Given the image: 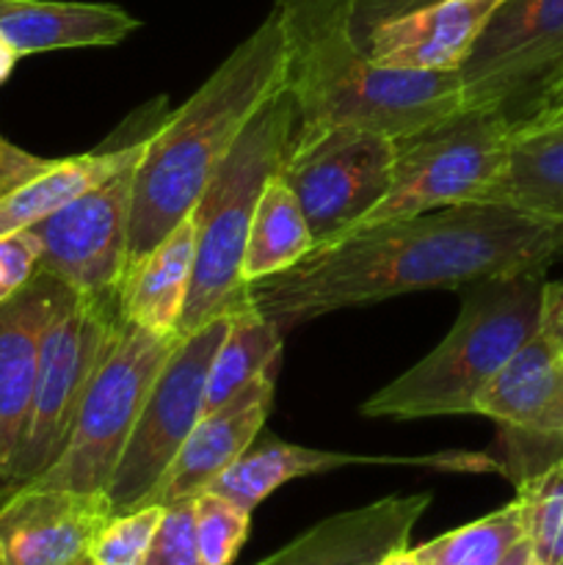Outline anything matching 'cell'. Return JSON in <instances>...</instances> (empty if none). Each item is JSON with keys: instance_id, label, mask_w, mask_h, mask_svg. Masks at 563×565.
Instances as JSON below:
<instances>
[{"instance_id": "484cf974", "label": "cell", "mask_w": 563, "mask_h": 565, "mask_svg": "<svg viewBox=\"0 0 563 565\" xmlns=\"http://www.w3.org/2000/svg\"><path fill=\"white\" fill-rule=\"evenodd\" d=\"M524 539V505L519 497L500 511L414 546L425 565H497Z\"/></svg>"}, {"instance_id": "7c38bea8", "label": "cell", "mask_w": 563, "mask_h": 565, "mask_svg": "<svg viewBox=\"0 0 563 565\" xmlns=\"http://www.w3.org/2000/svg\"><path fill=\"white\" fill-rule=\"evenodd\" d=\"M500 430L502 475L517 489L563 461V351L539 323L475 403Z\"/></svg>"}, {"instance_id": "4fadbf2b", "label": "cell", "mask_w": 563, "mask_h": 565, "mask_svg": "<svg viewBox=\"0 0 563 565\" xmlns=\"http://www.w3.org/2000/svg\"><path fill=\"white\" fill-rule=\"evenodd\" d=\"M136 166L138 158L31 226L42 248L39 270L77 296L119 307Z\"/></svg>"}, {"instance_id": "8992f818", "label": "cell", "mask_w": 563, "mask_h": 565, "mask_svg": "<svg viewBox=\"0 0 563 565\" xmlns=\"http://www.w3.org/2000/svg\"><path fill=\"white\" fill-rule=\"evenodd\" d=\"M116 303L77 296L61 281L39 348L36 386L20 450L11 463L6 500L36 483L64 452L88 384L121 329Z\"/></svg>"}, {"instance_id": "5bb4252c", "label": "cell", "mask_w": 563, "mask_h": 565, "mask_svg": "<svg viewBox=\"0 0 563 565\" xmlns=\"http://www.w3.org/2000/svg\"><path fill=\"white\" fill-rule=\"evenodd\" d=\"M114 516L105 491L22 489L0 502V565H77Z\"/></svg>"}, {"instance_id": "74e56055", "label": "cell", "mask_w": 563, "mask_h": 565, "mask_svg": "<svg viewBox=\"0 0 563 565\" xmlns=\"http://www.w3.org/2000/svg\"><path fill=\"white\" fill-rule=\"evenodd\" d=\"M561 105H563V81L557 83L555 88H552V92H550V97H546L544 103H541V108L535 110V116H533V119H539V116H544V114H550V110L561 108ZM533 119H530V121H533ZM524 125H528V121H524ZM517 130H519V127H517ZM511 136H513V132H511Z\"/></svg>"}, {"instance_id": "7a4b0ae2", "label": "cell", "mask_w": 563, "mask_h": 565, "mask_svg": "<svg viewBox=\"0 0 563 565\" xmlns=\"http://www.w3.org/2000/svg\"><path fill=\"white\" fill-rule=\"evenodd\" d=\"M359 0H274L285 36V92L296 108L293 138L364 127L397 138L461 114L458 72L386 70L357 36Z\"/></svg>"}, {"instance_id": "d6a6232c", "label": "cell", "mask_w": 563, "mask_h": 565, "mask_svg": "<svg viewBox=\"0 0 563 565\" xmlns=\"http://www.w3.org/2000/svg\"><path fill=\"white\" fill-rule=\"evenodd\" d=\"M436 3V0H359L357 6V20H353V28H357V36L362 42L364 33L370 31L379 22L392 20V17H401L406 11L419 9V6Z\"/></svg>"}, {"instance_id": "ab89813d", "label": "cell", "mask_w": 563, "mask_h": 565, "mask_svg": "<svg viewBox=\"0 0 563 565\" xmlns=\"http://www.w3.org/2000/svg\"><path fill=\"white\" fill-rule=\"evenodd\" d=\"M528 565H539V563H535V561H533V555H530V561H528Z\"/></svg>"}, {"instance_id": "e0dca14e", "label": "cell", "mask_w": 563, "mask_h": 565, "mask_svg": "<svg viewBox=\"0 0 563 565\" xmlns=\"http://www.w3.org/2000/svg\"><path fill=\"white\" fill-rule=\"evenodd\" d=\"M500 6L502 0H436L373 25L362 47L386 70L458 72Z\"/></svg>"}, {"instance_id": "1f68e13d", "label": "cell", "mask_w": 563, "mask_h": 565, "mask_svg": "<svg viewBox=\"0 0 563 565\" xmlns=\"http://www.w3.org/2000/svg\"><path fill=\"white\" fill-rule=\"evenodd\" d=\"M50 163H53V160L31 154L28 149L17 147L9 138L0 136V199H3L6 193L14 191V188H20L22 182L42 174Z\"/></svg>"}, {"instance_id": "d4e9b609", "label": "cell", "mask_w": 563, "mask_h": 565, "mask_svg": "<svg viewBox=\"0 0 563 565\" xmlns=\"http://www.w3.org/2000/svg\"><path fill=\"white\" fill-rule=\"evenodd\" d=\"M282 364V326L254 303L230 312V326L210 362L204 414L215 412L265 370Z\"/></svg>"}, {"instance_id": "9a60e30c", "label": "cell", "mask_w": 563, "mask_h": 565, "mask_svg": "<svg viewBox=\"0 0 563 565\" xmlns=\"http://www.w3.org/2000/svg\"><path fill=\"white\" fill-rule=\"evenodd\" d=\"M279 370L282 364L265 370L259 379L243 386L224 406L202 414L171 467L166 469L160 483L149 494L147 505L193 500L208 491L254 445V439L265 430L270 408H274Z\"/></svg>"}, {"instance_id": "277c9868", "label": "cell", "mask_w": 563, "mask_h": 565, "mask_svg": "<svg viewBox=\"0 0 563 565\" xmlns=\"http://www.w3.org/2000/svg\"><path fill=\"white\" fill-rule=\"evenodd\" d=\"M544 285V274H524L464 287L445 340L381 386L362 406L364 417L408 423L475 414L480 392L539 329Z\"/></svg>"}, {"instance_id": "5b68a950", "label": "cell", "mask_w": 563, "mask_h": 565, "mask_svg": "<svg viewBox=\"0 0 563 565\" xmlns=\"http://www.w3.org/2000/svg\"><path fill=\"white\" fill-rule=\"evenodd\" d=\"M296 127V108L287 92L276 94L246 125L235 147L210 177L193 207L196 218V263L177 337L252 303L241 276L248 226L265 180L285 163Z\"/></svg>"}, {"instance_id": "83f0119b", "label": "cell", "mask_w": 563, "mask_h": 565, "mask_svg": "<svg viewBox=\"0 0 563 565\" xmlns=\"http://www.w3.org/2000/svg\"><path fill=\"white\" fill-rule=\"evenodd\" d=\"M193 522L202 565H232L248 539L252 513L215 491H202L193 497Z\"/></svg>"}, {"instance_id": "2e32d148", "label": "cell", "mask_w": 563, "mask_h": 565, "mask_svg": "<svg viewBox=\"0 0 563 565\" xmlns=\"http://www.w3.org/2000/svg\"><path fill=\"white\" fill-rule=\"evenodd\" d=\"M357 463H414V467L456 469V472H500V461L480 452H442L423 458H390V456H351V452L315 450V447L290 445L270 434H259L254 445L210 486L208 491L226 497L230 502L252 513L259 502L268 500L276 489L298 478L334 472Z\"/></svg>"}, {"instance_id": "7402d4cb", "label": "cell", "mask_w": 563, "mask_h": 565, "mask_svg": "<svg viewBox=\"0 0 563 565\" xmlns=\"http://www.w3.org/2000/svg\"><path fill=\"white\" fill-rule=\"evenodd\" d=\"M158 125L160 121H152L141 136L130 138L125 143H116V147H99L92 149V152L53 160L42 174H36L33 180L22 182L20 188L6 193L0 199V237L11 235V232L31 230L33 224L53 215L55 210L70 204L72 199H77L88 188L103 182L105 177L119 171L121 166L141 158L147 138L152 136Z\"/></svg>"}, {"instance_id": "603a6c76", "label": "cell", "mask_w": 563, "mask_h": 565, "mask_svg": "<svg viewBox=\"0 0 563 565\" xmlns=\"http://www.w3.org/2000/svg\"><path fill=\"white\" fill-rule=\"evenodd\" d=\"M315 248L312 230L307 224L296 193L279 171L265 180L259 202L248 226L241 276L248 287L276 274L296 268Z\"/></svg>"}, {"instance_id": "ba28073f", "label": "cell", "mask_w": 563, "mask_h": 565, "mask_svg": "<svg viewBox=\"0 0 563 565\" xmlns=\"http://www.w3.org/2000/svg\"><path fill=\"white\" fill-rule=\"evenodd\" d=\"M174 342L177 337H158L138 326L121 323L114 345L88 384L64 452L31 486L92 494L108 489L149 386Z\"/></svg>"}, {"instance_id": "30bf717a", "label": "cell", "mask_w": 563, "mask_h": 565, "mask_svg": "<svg viewBox=\"0 0 563 565\" xmlns=\"http://www.w3.org/2000/svg\"><path fill=\"white\" fill-rule=\"evenodd\" d=\"M226 326L230 315H221L191 334L177 337L174 348L149 386L125 452L105 489L114 516L147 505L155 486L202 419L210 362L224 340Z\"/></svg>"}, {"instance_id": "6da1fadb", "label": "cell", "mask_w": 563, "mask_h": 565, "mask_svg": "<svg viewBox=\"0 0 563 565\" xmlns=\"http://www.w3.org/2000/svg\"><path fill=\"white\" fill-rule=\"evenodd\" d=\"M563 257V221L506 204H453L315 248L296 268L248 287L263 315L287 326L423 290H464L502 276L546 274Z\"/></svg>"}, {"instance_id": "cb8c5ba5", "label": "cell", "mask_w": 563, "mask_h": 565, "mask_svg": "<svg viewBox=\"0 0 563 565\" xmlns=\"http://www.w3.org/2000/svg\"><path fill=\"white\" fill-rule=\"evenodd\" d=\"M480 204H506L533 218L563 221V132L517 136Z\"/></svg>"}, {"instance_id": "d6986e66", "label": "cell", "mask_w": 563, "mask_h": 565, "mask_svg": "<svg viewBox=\"0 0 563 565\" xmlns=\"http://www.w3.org/2000/svg\"><path fill=\"white\" fill-rule=\"evenodd\" d=\"M59 287L55 276L39 270L25 290L0 303V502L6 500L11 463L25 434L39 348Z\"/></svg>"}, {"instance_id": "d590c367", "label": "cell", "mask_w": 563, "mask_h": 565, "mask_svg": "<svg viewBox=\"0 0 563 565\" xmlns=\"http://www.w3.org/2000/svg\"><path fill=\"white\" fill-rule=\"evenodd\" d=\"M17 61H20V53H17V50L11 47L3 36H0V86H3V83L11 77Z\"/></svg>"}, {"instance_id": "4316f807", "label": "cell", "mask_w": 563, "mask_h": 565, "mask_svg": "<svg viewBox=\"0 0 563 565\" xmlns=\"http://www.w3.org/2000/svg\"><path fill=\"white\" fill-rule=\"evenodd\" d=\"M524 539L539 565H563V461L517 486Z\"/></svg>"}, {"instance_id": "e575fe53", "label": "cell", "mask_w": 563, "mask_h": 565, "mask_svg": "<svg viewBox=\"0 0 563 565\" xmlns=\"http://www.w3.org/2000/svg\"><path fill=\"white\" fill-rule=\"evenodd\" d=\"M530 132H563V105L561 108L550 110V114L539 116V119L528 121L519 130H513V138L517 136H530Z\"/></svg>"}, {"instance_id": "60d3db41", "label": "cell", "mask_w": 563, "mask_h": 565, "mask_svg": "<svg viewBox=\"0 0 563 565\" xmlns=\"http://www.w3.org/2000/svg\"><path fill=\"white\" fill-rule=\"evenodd\" d=\"M77 565H94L92 561H83V563H77Z\"/></svg>"}, {"instance_id": "f35d334b", "label": "cell", "mask_w": 563, "mask_h": 565, "mask_svg": "<svg viewBox=\"0 0 563 565\" xmlns=\"http://www.w3.org/2000/svg\"><path fill=\"white\" fill-rule=\"evenodd\" d=\"M379 565H425V563H423V557L417 555V550L406 546V550L395 552V555H390L384 563H379Z\"/></svg>"}, {"instance_id": "f1b7e54d", "label": "cell", "mask_w": 563, "mask_h": 565, "mask_svg": "<svg viewBox=\"0 0 563 565\" xmlns=\"http://www.w3.org/2000/svg\"><path fill=\"white\" fill-rule=\"evenodd\" d=\"M160 519L163 505H141L136 511L116 513L99 530L88 561L94 565H141Z\"/></svg>"}, {"instance_id": "4dcf8cb0", "label": "cell", "mask_w": 563, "mask_h": 565, "mask_svg": "<svg viewBox=\"0 0 563 565\" xmlns=\"http://www.w3.org/2000/svg\"><path fill=\"white\" fill-rule=\"evenodd\" d=\"M39 259H42V248L31 230L0 237V303L11 301L17 292H22L36 279Z\"/></svg>"}, {"instance_id": "f546056e", "label": "cell", "mask_w": 563, "mask_h": 565, "mask_svg": "<svg viewBox=\"0 0 563 565\" xmlns=\"http://www.w3.org/2000/svg\"><path fill=\"white\" fill-rule=\"evenodd\" d=\"M141 565H202L193 522V500L163 505V519L152 535Z\"/></svg>"}, {"instance_id": "3957f363", "label": "cell", "mask_w": 563, "mask_h": 565, "mask_svg": "<svg viewBox=\"0 0 563 565\" xmlns=\"http://www.w3.org/2000/svg\"><path fill=\"white\" fill-rule=\"evenodd\" d=\"M285 36L268 11L213 75L155 127L132 177L127 265L141 259L196 207L248 121L285 92Z\"/></svg>"}, {"instance_id": "ffe728a7", "label": "cell", "mask_w": 563, "mask_h": 565, "mask_svg": "<svg viewBox=\"0 0 563 565\" xmlns=\"http://www.w3.org/2000/svg\"><path fill=\"white\" fill-rule=\"evenodd\" d=\"M141 20L114 3L81 0H0V36L22 55L50 50L114 47Z\"/></svg>"}, {"instance_id": "44dd1931", "label": "cell", "mask_w": 563, "mask_h": 565, "mask_svg": "<svg viewBox=\"0 0 563 565\" xmlns=\"http://www.w3.org/2000/svg\"><path fill=\"white\" fill-rule=\"evenodd\" d=\"M196 263L193 210L141 259L127 265L119 287L121 320L158 337H177Z\"/></svg>"}, {"instance_id": "836d02e7", "label": "cell", "mask_w": 563, "mask_h": 565, "mask_svg": "<svg viewBox=\"0 0 563 565\" xmlns=\"http://www.w3.org/2000/svg\"><path fill=\"white\" fill-rule=\"evenodd\" d=\"M541 326L552 334L557 348L563 351V281H546L544 285V309H541Z\"/></svg>"}, {"instance_id": "52a82bcc", "label": "cell", "mask_w": 563, "mask_h": 565, "mask_svg": "<svg viewBox=\"0 0 563 565\" xmlns=\"http://www.w3.org/2000/svg\"><path fill=\"white\" fill-rule=\"evenodd\" d=\"M511 143V125L506 119L472 108L414 136L397 138L390 188L346 235L408 215L478 202L506 166Z\"/></svg>"}, {"instance_id": "ac0fdd59", "label": "cell", "mask_w": 563, "mask_h": 565, "mask_svg": "<svg viewBox=\"0 0 563 565\" xmlns=\"http://www.w3.org/2000/svg\"><path fill=\"white\" fill-rule=\"evenodd\" d=\"M431 494L384 497L312 524L257 565H379L406 550Z\"/></svg>"}, {"instance_id": "8fae6325", "label": "cell", "mask_w": 563, "mask_h": 565, "mask_svg": "<svg viewBox=\"0 0 563 565\" xmlns=\"http://www.w3.org/2000/svg\"><path fill=\"white\" fill-rule=\"evenodd\" d=\"M395 147L392 136L364 127L293 138L279 174L307 215L315 248L334 243L379 204L390 188Z\"/></svg>"}, {"instance_id": "9c48e42d", "label": "cell", "mask_w": 563, "mask_h": 565, "mask_svg": "<svg viewBox=\"0 0 563 565\" xmlns=\"http://www.w3.org/2000/svg\"><path fill=\"white\" fill-rule=\"evenodd\" d=\"M464 108L489 110L511 132L563 81V0H502L458 70Z\"/></svg>"}, {"instance_id": "8d00e7d4", "label": "cell", "mask_w": 563, "mask_h": 565, "mask_svg": "<svg viewBox=\"0 0 563 565\" xmlns=\"http://www.w3.org/2000/svg\"><path fill=\"white\" fill-rule=\"evenodd\" d=\"M530 555H533V552H530V544H528V539H522V541H519V544L513 546V550L508 552V555L502 557V561L497 563V565H528Z\"/></svg>"}]
</instances>
